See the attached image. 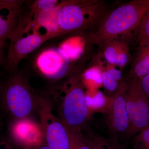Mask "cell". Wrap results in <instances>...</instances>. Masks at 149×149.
Wrapping results in <instances>:
<instances>
[{
    "label": "cell",
    "instance_id": "6da1fadb",
    "mask_svg": "<svg viewBox=\"0 0 149 149\" xmlns=\"http://www.w3.org/2000/svg\"><path fill=\"white\" fill-rule=\"evenodd\" d=\"M59 118L73 134L82 133L90 116L86 93L79 74L71 75L59 90L54 92Z\"/></svg>",
    "mask_w": 149,
    "mask_h": 149
},
{
    "label": "cell",
    "instance_id": "7a4b0ae2",
    "mask_svg": "<svg viewBox=\"0 0 149 149\" xmlns=\"http://www.w3.org/2000/svg\"><path fill=\"white\" fill-rule=\"evenodd\" d=\"M149 9V0H134L115 9L102 22L91 35L93 43L104 47L120 35L139 27Z\"/></svg>",
    "mask_w": 149,
    "mask_h": 149
},
{
    "label": "cell",
    "instance_id": "3957f363",
    "mask_svg": "<svg viewBox=\"0 0 149 149\" xmlns=\"http://www.w3.org/2000/svg\"><path fill=\"white\" fill-rule=\"evenodd\" d=\"M39 97L23 72L17 70L0 75V104L15 120L25 119L37 109Z\"/></svg>",
    "mask_w": 149,
    "mask_h": 149
},
{
    "label": "cell",
    "instance_id": "277c9868",
    "mask_svg": "<svg viewBox=\"0 0 149 149\" xmlns=\"http://www.w3.org/2000/svg\"><path fill=\"white\" fill-rule=\"evenodd\" d=\"M97 1H63L59 17V36L86 28L101 15Z\"/></svg>",
    "mask_w": 149,
    "mask_h": 149
},
{
    "label": "cell",
    "instance_id": "5b68a950",
    "mask_svg": "<svg viewBox=\"0 0 149 149\" xmlns=\"http://www.w3.org/2000/svg\"><path fill=\"white\" fill-rule=\"evenodd\" d=\"M37 109L46 145L51 149H71L72 133L54 114L49 99L39 97Z\"/></svg>",
    "mask_w": 149,
    "mask_h": 149
},
{
    "label": "cell",
    "instance_id": "8992f818",
    "mask_svg": "<svg viewBox=\"0 0 149 149\" xmlns=\"http://www.w3.org/2000/svg\"><path fill=\"white\" fill-rule=\"evenodd\" d=\"M128 86V80H121L105 112L107 126L111 134L110 138L120 143L123 139L128 138L130 130V119L126 104Z\"/></svg>",
    "mask_w": 149,
    "mask_h": 149
},
{
    "label": "cell",
    "instance_id": "52a82bcc",
    "mask_svg": "<svg viewBox=\"0 0 149 149\" xmlns=\"http://www.w3.org/2000/svg\"><path fill=\"white\" fill-rule=\"evenodd\" d=\"M126 108L130 121L128 138L149 125V98L142 91L139 80L128 78Z\"/></svg>",
    "mask_w": 149,
    "mask_h": 149
},
{
    "label": "cell",
    "instance_id": "ba28073f",
    "mask_svg": "<svg viewBox=\"0 0 149 149\" xmlns=\"http://www.w3.org/2000/svg\"><path fill=\"white\" fill-rule=\"evenodd\" d=\"M35 64L40 74L50 82H56L72 73L70 56L61 47L43 50L37 56Z\"/></svg>",
    "mask_w": 149,
    "mask_h": 149
},
{
    "label": "cell",
    "instance_id": "9c48e42d",
    "mask_svg": "<svg viewBox=\"0 0 149 149\" xmlns=\"http://www.w3.org/2000/svg\"><path fill=\"white\" fill-rule=\"evenodd\" d=\"M52 38L47 34L41 35L38 32L25 37H9L10 43L6 56V69L9 72L17 70L19 64L26 56Z\"/></svg>",
    "mask_w": 149,
    "mask_h": 149
},
{
    "label": "cell",
    "instance_id": "30bf717a",
    "mask_svg": "<svg viewBox=\"0 0 149 149\" xmlns=\"http://www.w3.org/2000/svg\"><path fill=\"white\" fill-rule=\"evenodd\" d=\"M24 2L0 0V41L6 42L18 25Z\"/></svg>",
    "mask_w": 149,
    "mask_h": 149
},
{
    "label": "cell",
    "instance_id": "8fae6325",
    "mask_svg": "<svg viewBox=\"0 0 149 149\" xmlns=\"http://www.w3.org/2000/svg\"><path fill=\"white\" fill-rule=\"evenodd\" d=\"M63 1L52 8L42 11L32 17L29 22L30 27L34 28V32L43 27L46 29V34L52 38L59 36V17Z\"/></svg>",
    "mask_w": 149,
    "mask_h": 149
},
{
    "label": "cell",
    "instance_id": "7c38bea8",
    "mask_svg": "<svg viewBox=\"0 0 149 149\" xmlns=\"http://www.w3.org/2000/svg\"><path fill=\"white\" fill-rule=\"evenodd\" d=\"M83 136L91 149H126L125 145L119 141L107 139L91 130L88 131L87 135Z\"/></svg>",
    "mask_w": 149,
    "mask_h": 149
},
{
    "label": "cell",
    "instance_id": "4fadbf2b",
    "mask_svg": "<svg viewBox=\"0 0 149 149\" xmlns=\"http://www.w3.org/2000/svg\"><path fill=\"white\" fill-rule=\"evenodd\" d=\"M149 73V46L140 50L131 68L128 78L141 79Z\"/></svg>",
    "mask_w": 149,
    "mask_h": 149
},
{
    "label": "cell",
    "instance_id": "5bb4252c",
    "mask_svg": "<svg viewBox=\"0 0 149 149\" xmlns=\"http://www.w3.org/2000/svg\"><path fill=\"white\" fill-rule=\"evenodd\" d=\"M122 73L115 68H111L102 73V84L109 92L115 93L119 85Z\"/></svg>",
    "mask_w": 149,
    "mask_h": 149
},
{
    "label": "cell",
    "instance_id": "9a60e30c",
    "mask_svg": "<svg viewBox=\"0 0 149 149\" xmlns=\"http://www.w3.org/2000/svg\"><path fill=\"white\" fill-rule=\"evenodd\" d=\"M87 103L90 112H106L111 101V97L107 98L103 94L99 92L93 97L86 95Z\"/></svg>",
    "mask_w": 149,
    "mask_h": 149
},
{
    "label": "cell",
    "instance_id": "2e32d148",
    "mask_svg": "<svg viewBox=\"0 0 149 149\" xmlns=\"http://www.w3.org/2000/svg\"><path fill=\"white\" fill-rule=\"evenodd\" d=\"M139 42L140 50L149 46V9L139 26Z\"/></svg>",
    "mask_w": 149,
    "mask_h": 149
},
{
    "label": "cell",
    "instance_id": "e0dca14e",
    "mask_svg": "<svg viewBox=\"0 0 149 149\" xmlns=\"http://www.w3.org/2000/svg\"><path fill=\"white\" fill-rule=\"evenodd\" d=\"M132 144L133 149H149V125L134 136Z\"/></svg>",
    "mask_w": 149,
    "mask_h": 149
},
{
    "label": "cell",
    "instance_id": "ac0fdd59",
    "mask_svg": "<svg viewBox=\"0 0 149 149\" xmlns=\"http://www.w3.org/2000/svg\"><path fill=\"white\" fill-rule=\"evenodd\" d=\"M60 3L58 0H36L32 3L29 15L33 17L42 11L52 8Z\"/></svg>",
    "mask_w": 149,
    "mask_h": 149
},
{
    "label": "cell",
    "instance_id": "d6986e66",
    "mask_svg": "<svg viewBox=\"0 0 149 149\" xmlns=\"http://www.w3.org/2000/svg\"><path fill=\"white\" fill-rule=\"evenodd\" d=\"M104 47L105 49L104 54L107 61L110 64L115 65L116 57L121 51L119 50V48H117L116 46L110 45L109 44L106 45Z\"/></svg>",
    "mask_w": 149,
    "mask_h": 149
},
{
    "label": "cell",
    "instance_id": "ffe728a7",
    "mask_svg": "<svg viewBox=\"0 0 149 149\" xmlns=\"http://www.w3.org/2000/svg\"><path fill=\"white\" fill-rule=\"evenodd\" d=\"M72 133L71 149H91L85 142L82 133Z\"/></svg>",
    "mask_w": 149,
    "mask_h": 149
},
{
    "label": "cell",
    "instance_id": "44dd1931",
    "mask_svg": "<svg viewBox=\"0 0 149 149\" xmlns=\"http://www.w3.org/2000/svg\"><path fill=\"white\" fill-rule=\"evenodd\" d=\"M129 60V56L125 52L121 51L116 57V65L120 66V67L125 66L127 64Z\"/></svg>",
    "mask_w": 149,
    "mask_h": 149
},
{
    "label": "cell",
    "instance_id": "7402d4cb",
    "mask_svg": "<svg viewBox=\"0 0 149 149\" xmlns=\"http://www.w3.org/2000/svg\"><path fill=\"white\" fill-rule=\"evenodd\" d=\"M139 80L142 91L149 98V73Z\"/></svg>",
    "mask_w": 149,
    "mask_h": 149
},
{
    "label": "cell",
    "instance_id": "603a6c76",
    "mask_svg": "<svg viewBox=\"0 0 149 149\" xmlns=\"http://www.w3.org/2000/svg\"><path fill=\"white\" fill-rule=\"evenodd\" d=\"M6 42L0 41V65L5 64L6 57L5 56Z\"/></svg>",
    "mask_w": 149,
    "mask_h": 149
},
{
    "label": "cell",
    "instance_id": "cb8c5ba5",
    "mask_svg": "<svg viewBox=\"0 0 149 149\" xmlns=\"http://www.w3.org/2000/svg\"><path fill=\"white\" fill-rule=\"evenodd\" d=\"M0 149H15L13 143L7 140L0 141Z\"/></svg>",
    "mask_w": 149,
    "mask_h": 149
},
{
    "label": "cell",
    "instance_id": "d4e9b609",
    "mask_svg": "<svg viewBox=\"0 0 149 149\" xmlns=\"http://www.w3.org/2000/svg\"><path fill=\"white\" fill-rule=\"evenodd\" d=\"M37 149H51L48 147L45 144L41 145L40 146L38 147Z\"/></svg>",
    "mask_w": 149,
    "mask_h": 149
}]
</instances>
